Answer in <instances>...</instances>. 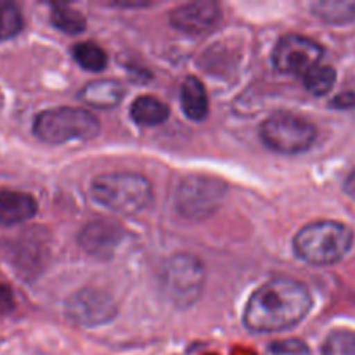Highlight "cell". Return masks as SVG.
Instances as JSON below:
<instances>
[{
    "label": "cell",
    "mask_w": 355,
    "mask_h": 355,
    "mask_svg": "<svg viewBox=\"0 0 355 355\" xmlns=\"http://www.w3.org/2000/svg\"><path fill=\"white\" fill-rule=\"evenodd\" d=\"M24 26L19 7L9 0H0V40H7L21 33Z\"/></svg>",
    "instance_id": "cell-20"
},
{
    "label": "cell",
    "mask_w": 355,
    "mask_h": 355,
    "mask_svg": "<svg viewBox=\"0 0 355 355\" xmlns=\"http://www.w3.org/2000/svg\"><path fill=\"white\" fill-rule=\"evenodd\" d=\"M125 89L116 80H94L87 83L80 92V99L97 110H107L121 103Z\"/></svg>",
    "instance_id": "cell-13"
},
{
    "label": "cell",
    "mask_w": 355,
    "mask_h": 355,
    "mask_svg": "<svg viewBox=\"0 0 355 355\" xmlns=\"http://www.w3.org/2000/svg\"><path fill=\"white\" fill-rule=\"evenodd\" d=\"M123 238V231L111 220H92L80 231L78 243L90 257L110 259L116 252Z\"/></svg>",
    "instance_id": "cell-11"
},
{
    "label": "cell",
    "mask_w": 355,
    "mask_h": 355,
    "mask_svg": "<svg viewBox=\"0 0 355 355\" xmlns=\"http://www.w3.org/2000/svg\"><path fill=\"white\" fill-rule=\"evenodd\" d=\"M260 135L274 151L283 155H300L314 146L318 130L305 118L290 111H279L263 121Z\"/></svg>",
    "instance_id": "cell-6"
},
{
    "label": "cell",
    "mask_w": 355,
    "mask_h": 355,
    "mask_svg": "<svg viewBox=\"0 0 355 355\" xmlns=\"http://www.w3.org/2000/svg\"><path fill=\"white\" fill-rule=\"evenodd\" d=\"M331 107L336 110H354L355 107V94L354 92H342L331 101Z\"/></svg>",
    "instance_id": "cell-23"
},
{
    "label": "cell",
    "mask_w": 355,
    "mask_h": 355,
    "mask_svg": "<svg viewBox=\"0 0 355 355\" xmlns=\"http://www.w3.org/2000/svg\"><path fill=\"white\" fill-rule=\"evenodd\" d=\"M220 6L210 0L184 3L170 12V23L175 30L189 35H201L220 21Z\"/></svg>",
    "instance_id": "cell-10"
},
{
    "label": "cell",
    "mask_w": 355,
    "mask_h": 355,
    "mask_svg": "<svg viewBox=\"0 0 355 355\" xmlns=\"http://www.w3.org/2000/svg\"><path fill=\"white\" fill-rule=\"evenodd\" d=\"M180 104L187 118L201 121L208 114V97L205 85L196 76H187L180 87Z\"/></svg>",
    "instance_id": "cell-14"
},
{
    "label": "cell",
    "mask_w": 355,
    "mask_h": 355,
    "mask_svg": "<svg viewBox=\"0 0 355 355\" xmlns=\"http://www.w3.org/2000/svg\"><path fill=\"white\" fill-rule=\"evenodd\" d=\"M354 234L349 225L319 220L305 225L293 239L295 253L311 266H333L350 252Z\"/></svg>",
    "instance_id": "cell-2"
},
{
    "label": "cell",
    "mask_w": 355,
    "mask_h": 355,
    "mask_svg": "<svg viewBox=\"0 0 355 355\" xmlns=\"http://www.w3.org/2000/svg\"><path fill=\"white\" fill-rule=\"evenodd\" d=\"M73 58L87 71H103L107 64V55L94 42H82L73 47Z\"/></svg>",
    "instance_id": "cell-18"
},
{
    "label": "cell",
    "mask_w": 355,
    "mask_h": 355,
    "mask_svg": "<svg viewBox=\"0 0 355 355\" xmlns=\"http://www.w3.org/2000/svg\"><path fill=\"white\" fill-rule=\"evenodd\" d=\"M99 120L90 111L80 107H54L42 111L33 123L35 135L49 144L90 141L99 134Z\"/></svg>",
    "instance_id": "cell-4"
},
{
    "label": "cell",
    "mask_w": 355,
    "mask_h": 355,
    "mask_svg": "<svg viewBox=\"0 0 355 355\" xmlns=\"http://www.w3.org/2000/svg\"><path fill=\"white\" fill-rule=\"evenodd\" d=\"M168 106L153 96H141L132 103L130 116L142 127H158L168 120Z\"/></svg>",
    "instance_id": "cell-15"
},
{
    "label": "cell",
    "mask_w": 355,
    "mask_h": 355,
    "mask_svg": "<svg viewBox=\"0 0 355 355\" xmlns=\"http://www.w3.org/2000/svg\"><path fill=\"white\" fill-rule=\"evenodd\" d=\"M336 82V71L331 66L318 64L304 75V85L312 96H326L331 92Z\"/></svg>",
    "instance_id": "cell-17"
},
{
    "label": "cell",
    "mask_w": 355,
    "mask_h": 355,
    "mask_svg": "<svg viewBox=\"0 0 355 355\" xmlns=\"http://www.w3.org/2000/svg\"><path fill=\"white\" fill-rule=\"evenodd\" d=\"M345 191H347V193H349V196H354L355 198V170H354L352 173H350L349 177H347Z\"/></svg>",
    "instance_id": "cell-25"
},
{
    "label": "cell",
    "mask_w": 355,
    "mask_h": 355,
    "mask_svg": "<svg viewBox=\"0 0 355 355\" xmlns=\"http://www.w3.org/2000/svg\"><path fill=\"white\" fill-rule=\"evenodd\" d=\"M321 355H355V333L349 329L333 331L326 338Z\"/></svg>",
    "instance_id": "cell-21"
},
{
    "label": "cell",
    "mask_w": 355,
    "mask_h": 355,
    "mask_svg": "<svg viewBox=\"0 0 355 355\" xmlns=\"http://www.w3.org/2000/svg\"><path fill=\"white\" fill-rule=\"evenodd\" d=\"M38 205L31 194L19 191H0V225H17L37 215Z\"/></svg>",
    "instance_id": "cell-12"
},
{
    "label": "cell",
    "mask_w": 355,
    "mask_h": 355,
    "mask_svg": "<svg viewBox=\"0 0 355 355\" xmlns=\"http://www.w3.org/2000/svg\"><path fill=\"white\" fill-rule=\"evenodd\" d=\"M116 314L118 305L111 295L92 288L76 291L66 302V315L80 326L92 328V326L106 324L113 321Z\"/></svg>",
    "instance_id": "cell-9"
},
{
    "label": "cell",
    "mask_w": 355,
    "mask_h": 355,
    "mask_svg": "<svg viewBox=\"0 0 355 355\" xmlns=\"http://www.w3.org/2000/svg\"><path fill=\"white\" fill-rule=\"evenodd\" d=\"M312 309L311 291L300 281L276 277L250 297L245 326L253 333H276L300 324Z\"/></svg>",
    "instance_id": "cell-1"
},
{
    "label": "cell",
    "mask_w": 355,
    "mask_h": 355,
    "mask_svg": "<svg viewBox=\"0 0 355 355\" xmlns=\"http://www.w3.org/2000/svg\"><path fill=\"white\" fill-rule=\"evenodd\" d=\"M12 309H14L12 293H10L9 288H6V286H2V284H0V315L9 314Z\"/></svg>",
    "instance_id": "cell-24"
},
{
    "label": "cell",
    "mask_w": 355,
    "mask_h": 355,
    "mask_svg": "<svg viewBox=\"0 0 355 355\" xmlns=\"http://www.w3.org/2000/svg\"><path fill=\"white\" fill-rule=\"evenodd\" d=\"M272 352L276 354H305L307 352V347L304 345L302 342H297V340H290V342H281V343H274L272 345Z\"/></svg>",
    "instance_id": "cell-22"
},
{
    "label": "cell",
    "mask_w": 355,
    "mask_h": 355,
    "mask_svg": "<svg viewBox=\"0 0 355 355\" xmlns=\"http://www.w3.org/2000/svg\"><path fill=\"white\" fill-rule=\"evenodd\" d=\"M312 12L326 23L345 24L355 19V2H347V0L318 2L312 6Z\"/></svg>",
    "instance_id": "cell-16"
},
{
    "label": "cell",
    "mask_w": 355,
    "mask_h": 355,
    "mask_svg": "<svg viewBox=\"0 0 355 355\" xmlns=\"http://www.w3.org/2000/svg\"><path fill=\"white\" fill-rule=\"evenodd\" d=\"M163 297L179 309H189L203 295L205 266L198 257L179 253L163 266L162 277Z\"/></svg>",
    "instance_id": "cell-5"
},
{
    "label": "cell",
    "mask_w": 355,
    "mask_h": 355,
    "mask_svg": "<svg viewBox=\"0 0 355 355\" xmlns=\"http://www.w3.org/2000/svg\"><path fill=\"white\" fill-rule=\"evenodd\" d=\"M321 45L302 35H286L277 42L272 52L276 69L284 75H305L322 59Z\"/></svg>",
    "instance_id": "cell-8"
},
{
    "label": "cell",
    "mask_w": 355,
    "mask_h": 355,
    "mask_svg": "<svg viewBox=\"0 0 355 355\" xmlns=\"http://www.w3.org/2000/svg\"><path fill=\"white\" fill-rule=\"evenodd\" d=\"M51 21L59 31L68 35H78L85 30L87 21L82 12L68 6H54L51 12Z\"/></svg>",
    "instance_id": "cell-19"
},
{
    "label": "cell",
    "mask_w": 355,
    "mask_h": 355,
    "mask_svg": "<svg viewBox=\"0 0 355 355\" xmlns=\"http://www.w3.org/2000/svg\"><path fill=\"white\" fill-rule=\"evenodd\" d=\"M227 193L220 179L208 175H189L180 180L175 191V208L187 220L200 222L211 217Z\"/></svg>",
    "instance_id": "cell-7"
},
{
    "label": "cell",
    "mask_w": 355,
    "mask_h": 355,
    "mask_svg": "<svg viewBox=\"0 0 355 355\" xmlns=\"http://www.w3.org/2000/svg\"><path fill=\"white\" fill-rule=\"evenodd\" d=\"M92 198L114 214L135 215L149 207L153 187L141 173L111 172L94 180Z\"/></svg>",
    "instance_id": "cell-3"
}]
</instances>
